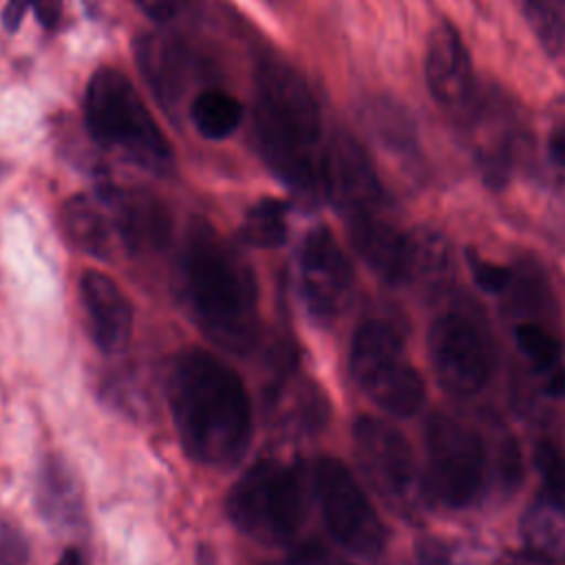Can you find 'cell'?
<instances>
[{"mask_svg":"<svg viewBox=\"0 0 565 565\" xmlns=\"http://www.w3.org/2000/svg\"><path fill=\"white\" fill-rule=\"evenodd\" d=\"M353 444L362 475L382 501L399 516H417L426 488L404 435L380 417H358Z\"/></svg>","mask_w":565,"mask_h":565,"instance_id":"8","label":"cell"},{"mask_svg":"<svg viewBox=\"0 0 565 565\" xmlns=\"http://www.w3.org/2000/svg\"><path fill=\"white\" fill-rule=\"evenodd\" d=\"M33 9L40 18V24L49 31H53L60 24L62 18V0H35Z\"/></svg>","mask_w":565,"mask_h":565,"instance_id":"30","label":"cell"},{"mask_svg":"<svg viewBox=\"0 0 565 565\" xmlns=\"http://www.w3.org/2000/svg\"><path fill=\"white\" fill-rule=\"evenodd\" d=\"M188 115L201 137L210 141H221L241 126L243 104L221 88H205L194 95Z\"/></svg>","mask_w":565,"mask_h":565,"instance_id":"17","label":"cell"},{"mask_svg":"<svg viewBox=\"0 0 565 565\" xmlns=\"http://www.w3.org/2000/svg\"><path fill=\"white\" fill-rule=\"evenodd\" d=\"M527 18L550 53L565 51V0H527Z\"/></svg>","mask_w":565,"mask_h":565,"instance_id":"21","label":"cell"},{"mask_svg":"<svg viewBox=\"0 0 565 565\" xmlns=\"http://www.w3.org/2000/svg\"><path fill=\"white\" fill-rule=\"evenodd\" d=\"M57 565H84V558H82V554H79L75 547H68V550H64V554L60 556Z\"/></svg>","mask_w":565,"mask_h":565,"instance_id":"33","label":"cell"},{"mask_svg":"<svg viewBox=\"0 0 565 565\" xmlns=\"http://www.w3.org/2000/svg\"><path fill=\"white\" fill-rule=\"evenodd\" d=\"M194 565H216V554H214V550H212L210 545H199Z\"/></svg>","mask_w":565,"mask_h":565,"instance_id":"32","label":"cell"},{"mask_svg":"<svg viewBox=\"0 0 565 565\" xmlns=\"http://www.w3.org/2000/svg\"><path fill=\"white\" fill-rule=\"evenodd\" d=\"M62 230L66 241L95 258H106L113 252L117 225L106 199L75 194L62 205Z\"/></svg>","mask_w":565,"mask_h":565,"instance_id":"15","label":"cell"},{"mask_svg":"<svg viewBox=\"0 0 565 565\" xmlns=\"http://www.w3.org/2000/svg\"><path fill=\"white\" fill-rule=\"evenodd\" d=\"M311 477L331 536L344 550L360 556L382 552L386 530L351 470L333 457H320L313 463Z\"/></svg>","mask_w":565,"mask_h":565,"instance_id":"9","label":"cell"},{"mask_svg":"<svg viewBox=\"0 0 565 565\" xmlns=\"http://www.w3.org/2000/svg\"><path fill=\"white\" fill-rule=\"evenodd\" d=\"M534 466L545 488V499L565 510V450L552 439H541L534 448Z\"/></svg>","mask_w":565,"mask_h":565,"instance_id":"22","label":"cell"},{"mask_svg":"<svg viewBox=\"0 0 565 565\" xmlns=\"http://www.w3.org/2000/svg\"><path fill=\"white\" fill-rule=\"evenodd\" d=\"M185 289L201 329L230 351H245L258 331L256 285L238 254L203 221L183 254Z\"/></svg>","mask_w":565,"mask_h":565,"instance_id":"3","label":"cell"},{"mask_svg":"<svg viewBox=\"0 0 565 565\" xmlns=\"http://www.w3.org/2000/svg\"><path fill=\"white\" fill-rule=\"evenodd\" d=\"M84 121L97 143L150 172H168L174 163L168 137L119 68L93 73L84 93Z\"/></svg>","mask_w":565,"mask_h":565,"instance_id":"4","label":"cell"},{"mask_svg":"<svg viewBox=\"0 0 565 565\" xmlns=\"http://www.w3.org/2000/svg\"><path fill=\"white\" fill-rule=\"evenodd\" d=\"M514 338L523 355L534 364V369L545 377L550 393H561L565 388V369L561 362V342L536 322H521L514 329Z\"/></svg>","mask_w":565,"mask_h":565,"instance_id":"18","label":"cell"},{"mask_svg":"<svg viewBox=\"0 0 565 565\" xmlns=\"http://www.w3.org/2000/svg\"><path fill=\"white\" fill-rule=\"evenodd\" d=\"M351 375L360 391L384 413L413 417L424 404V382L397 331L382 320H366L351 340Z\"/></svg>","mask_w":565,"mask_h":565,"instance_id":"6","label":"cell"},{"mask_svg":"<svg viewBox=\"0 0 565 565\" xmlns=\"http://www.w3.org/2000/svg\"><path fill=\"white\" fill-rule=\"evenodd\" d=\"M35 0H7L4 9H2V24L7 31H15L20 26V22L24 20L26 11L33 9Z\"/></svg>","mask_w":565,"mask_h":565,"instance_id":"29","label":"cell"},{"mask_svg":"<svg viewBox=\"0 0 565 565\" xmlns=\"http://www.w3.org/2000/svg\"><path fill=\"white\" fill-rule=\"evenodd\" d=\"M525 543L541 554H558L565 550V510L545 501L523 521Z\"/></svg>","mask_w":565,"mask_h":565,"instance_id":"20","label":"cell"},{"mask_svg":"<svg viewBox=\"0 0 565 565\" xmlns=\"http://www.w3.org/2000/svg\"><path fill=\"white\" fill-rule=\"evenodd\" d=\"M463 126L472 132L475 154L483 174L494 185H501L508 179L519 150V132L510 106L494 95H481Z\"/></svg>","mask_w":565,"mask_h":565,"instance_id":"14","label":"cell"},{"mask_svg":"<svg viewBox=\"0 0 565 565\" xmlns=\"http://www.w3.org/2000/svg\"><path fill=\"white\" fill-rule=\"evenodd\" d=\"M168 397L183 450L199 463L230 468L252 439V399L238 373L203 349L177 355Z\"/></svg>","mask_w":565,"mask_h":565,"instance_id":"1","label":"cell"},{"mask_svg":"<svg viewBox=\"0 0 565 565\" xmlns=\"http://www.w3.org/2000/svg\"><path fill=\"white\" fill-rule=\"evenodd\" d=\"M300 287L309 313L320 322L338 318L353 294V269L327 227L311 230L300 247Z\"/></svg>","mask_w":565,"mask_h":565,"instance_id":"11","label":"cell"},{"mask_svg":"<svg viewBox=\"0 0 565 565\" xmlns=\"http://www.w3.org/2000/svg\"><path fill=\"white\" fill-rule=\"evenodd\" d=\"M24 556L26 547L22 536L11 527H4L0 532V565H24Z\"/></svg>","mask_w":565,"mask_h":565,"instance_id":"26","label":"cell"},{"mask_svg":"<svg viewBox=\"0 0 565 565\" xmlns=\"http://www.w3.org/2000/svg\"><path fill=\"white\" fill-rule=\"evenodd\" d=\"M137 57L143 77L161 99L170 102L181 93L188 79V62L177 42L168 38H146L137 46Z\"/></svg>","mask_w":565,"mask_h":565,"instance_id":"16","label":"cell"},{"mask_svg":"<svg viewBox=\"0 0 565 565\" xmlns=\"http://www.w3.org/2000/svg\"><path fill=\"white\" fill-rule=\"evenodd\" d=\"M256 150L291 192L307 201L324 196L322 117L305 77L280 60L256 68L254 95Z\"/></svg>","mask_w":565,"mask_h":565,"instance_id":"2","label":"cell"},{"mask_svg":"<svg viewBox=\"0 0 565 565\" xmlns=\"http://www.w3.org/2000/svg\"><path fill=\"white\" fill-rule=\"evenodd\" d=\"M79 300L93 342L104 353L126 349L132 333V305L121 287L97 269H86L79 278Z\"/></svg>","mask_w":565,"mask_h":565,"instance_id":"13","label":"cell"},{"mask_svg":"<svg viewBox=\"0 0 565 565\" xmlns=\"http://www.w3.org/2000/svg\"><path fill=\"white\" fill-rule=\"evenodd\" d=\"M426 477L428 497L446 508L470 505L486 475V448L470 426L435 413L426 422Z\"/></svg>","mask_w":565,"mask_h":565,"instance_id":"7","label":"cell"},{"mask_svg":"<svg viewBox=\"0 0 565 565\" xmlns=\"http://www.w3.org/2000/svg\"><path fill=\"white\" fill-rule=\"evenodd\" d=\"M450 552L441 541L426 539L417 545V565H450Z\"/></svg>","mask_w":565,"mask_h":565,"instance_id":"28","label":"cell"},{"mask_svg":"<svg viewBox=\"0 0 565 565\" xmlns=\"http://www.w3.org/2000/svg\"><path fill=\"white\" fill-rule=\"evenodd\" d=\"M424 75L439 108L463 124L475 110L481 93L475 79L470 53L450 22H439L430 31L424 53Z\"/></svg>","mask_w":565,"mask_h":565,"instance_id":"12","label":"cell"},{"mask_svg":"<svg viewBox=\"0 0 565 565\" xmlns=\"http://www.w3.org/2000/svg\"><path fill=\"white\" fill-rule=\"evenodd\" d=\"M232 525L263 545H282L305 519L302 481L294 466L263 459L247 468L225 497Z\"/></svg>","mask_w":565,"mask_h":565,"instance_id":"5","label":"cell"},{"mask_svg":"<svg viewBox=\"0 0 565 565\" xmlns=\"http://www.w3.org/2000/svg\"><path fill=\"white\" fill-rule=\"evenodd\" d=\"M42 505L49 516L71 519L75 514V488L62 466L49 463L42 472Z\"/></svg>","mask_w":565,"mask_h":565,"instance_id":"23","label":"cell"},{"mask_svg":"<svg viewBox=\"0 0 565 565\" xmlns=\"http://www.w3.org/2000/svg\"><path fill=\"white\" fill-rule=\"evenodd\" d=\"M468 263H470V271H472L475 282L488 294H499V291L508 289L512 278H514V271L510 267L497 265V263L486 260L477 254H470Z\"/></svg>","mask_w":565,"mask_h":565,"instance_id":"24","label":"cell"},{"mask_svg":"<svg viewBox=\"0 0 565 565\" xmlns=\"http://www.w3.org/2000/svg\"><path fill=\"white\" fill-rule=\"evenodd\" d=\"M241 238L260 249L280 247L287 238V203L271 196L256 201L241 223Z\"/></svg>","mask_w":565,"mask_h":565,"instance_id":"19","label":"cell"},{"mask_svg":"<svg viewBox=\"0 0 565 565\" xmlns=\"http://www.w3.org/2000/svg\"><path fill=\"white\" fill-rule=\"evenodd\" d=\"M135 2L148 18L157 22H168V20H174L192 0H135Z\"/></svg>","mask_w":565,"mask_h":565,"instance_id":"25","label":"cell"},{"mask_svg":"<svg viewBox=\"0 0 565 565\" xmlns=\"http://www.w3.org/2000/svg\"><path fill=\"white\" fill-rule=\"evenodd\" d=\"M550 157L552 161L565 170V126H558L550 135Z\"/></svg>","mask_w":565,"mask_h":565,"instance_id":"31","label":"cell"},{"mask_svg":"<svg viewBox=\"0 0 565 565\" xmlns=\"http://www.w3.org/2000/svg\"><path fill=\"white\" fill-rule=\"evenodd\" d=\"M285 565H347V563L318 545H309L298 550Z\"/></svg>","mask_w":565,"mask_h":565,"instance_id":"27","label":"cell"},{"mask_svg":"<svg viewBox=\"0 0 565 565\" xmlns=\"http://www.w3.org/2000/svg\"><path fill=\"white\" fill-rule=\"evenodd\" d=\"M428 355L437 382L452 395H475L490 380V344L483 331L461 313H444L430 324Z\"/></svg>","mask_w":565,"mask_h":565,"instance_id":"10","label":"cell"}]
</instances>
